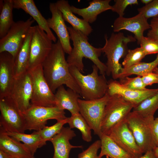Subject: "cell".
<instances>
[{
  "instance_id": "12",
  "label": "cell",
  "mask_w": 158,
  "mask_h": 158,
  "mask_svg": "<svg viewBox=\"0 0 158 158\" xmlns=\"http://www.w3.org/2000/svg\"><path fill=\"white\" fill-rule=\"evenodd\" d=\"M52 41L38 25L32 26L28 71L42 64L51 49Z\"/></svg>"
},
{
  "instance_id": "10",
  "label": "cell",
  "mask_w": 158,
  "mask_h": 158,
  "mask_svg": "<svg viewBox=\"0 0 158 158\" xmlns=\"http://www.w3.org/2000/svg\"><path fill=\"white\" fill-rule=\"evenodd\" d=\"M110 95L107 92L102 97L87 100H78L79 113L87 122L95 135L100 138L102 135L101 123L105 106Z\"/></svg>"
},
{
  "instance_id": "46",
  "label": "cell",
  "mask_w": 158,
  "mask_h": 158,
  "mask_svg": "<svg viewBox=\"0 0 158 158\" xmlns=\"http://www.w3.org/2000/svg\"><path fill=\"white\" fill-rule=\"evenodd\" d=\"M153 72L158 74V66L154 69Z\"/></svg>"
},
{
  "instance_id": "31",
  "label": "cell",
  "mask_w": 158,
  "mask_h": 158,
  "mask_svg": "<svg viewBox=\"0 0 158 158\" xmlns=\"http://www.w3.org/2000/svg\"><path fill=\"white\" fill-rule=\"evenodd\" d=\"M158 109V92L134 107L132 111L143 116H154Z\"/></svg>"
},
{
  "instance_id": "23",
  "label": "cell",
  "mask_w": 158,
  "mask_h": 158,
  "mask_svg": "<svg viewBox=\"0 0 158 158\" xmlns=\"http://www.w3.org/2000/svg\"><path fill=\"white\" fill-rule=\"evenodd\" d=\"M0 150L14 158H35L23 143L0 131Z\"/></svg>"
},
{
  "instance_id": "7",
  "label": "cell",
  "mask_w": 158,
  "mask_h": 158,
  "mask_svg": "<svg viewBox=\"0 0 158 158\" xmlns=\"http://www.w3.org/2000/svg\"><path fill=\"white\" fill-rule=\"evenodd\" d=\"M0 131L24 133V117L10 96L0 98Z\"/></svg>"
},
{
  "instance_id": "5",
  "label": "cell",
  "mask_w": 158,
  "mask_h": 158,
  "mask_svg": "<svg viewBox=\"0 0 158 158\" xmlns=\"http://www.w3.org/2000/svg\"><path fill=\"white\" fill-rule=\"evenodd\" d=\"M154 116H143L132 111L126 119L143 153L157 147L153 130Z\"/></svg>"
},
{
  "instance_id": "22",
  "label": "cell",
  "mask_w": 158,
  "mask_h": 158,
  "mask_svg": "<svg viewBox=\"0 0 158 158\" xmlns=\"http://www.w3.org/2000/svg\"><path fill=\"white\" fill-rule=\"evenodd\" d=\"M111 1V0H93L90 2L89 5L86 8H80L71 6L70 8L74 13L81 16L89 23H92L96 21L99 14L108 10H112V6L109 4Z\"/></svg>"
},
{
  "instance_id": "19",
  "label": "cell",
  "mask_w": 158,
  "mask_h": 158,
  "mask_svg": "<svg viewBox=\"0 0 158 158\" xmlns=\"http://www.w3.org/2000/svg\"><path fill=\"white\" fill-rule=\"evenodd\" d=\"M76 135L69 127H63L61 131L49 141L53 145L54 153L53 158H69L70 151L75 148H82V145L74 146L69 142Z\"/></svg>"
},
{
  "instance_id": "30",
  "label": "cell",
  "mask_w": 158,
  "mask_h": 158,
  "mask_svg": "<svg viewBox=\"0 0 158 158\" xmlns=\"http://www.w3.org/2000/svg\"><path fill=\"white\" fill-rule=\"evenodd\" d=\"M68 123L71 128H75L80 131L84 141L87 142L92 141V129L80 113L68 117Z\"/></svg>"
},
{
  "instance_id": "26",
  "label": "cell",
  "mask_w": 158,
  "mask_h": 158,
  "mask_svg": "<svg viewBox=\"0 0 158 158\" xmlns=\"http://www.w3.org/2000/svg\"><path fill=\"white\" fill-rule=\"evenodd\" d=\"M101 141V151L98 158L107 156L110 158H133L117 144L108 135L102 134Z\"/></svg>"
},
{
  "instance_id": "36",
  "label": "cell",
  "mask_w": 158,
  "mask_h": 158,
  "mask_svg": "<svg viewBox=\"0 0 158 158\" xmlns=\"http://www.w3.org/2000/svg\"><path fill=\"white\" fill-rule=\"evenodd\" d=\"M141 47L147 55L158 54V41L147 37L144 36L140 44Z\"/></svg>"
},
{
  "instance_id": "39",
  "label": "cell",
  "mask_w": 158,
  "mask_h": 158,
  "mask_svg": "<svg viewBox=\"0 0 158 158\" xmlns=\"http://www.w3.org/2000/svg\"><path fill=\"white\" fill-rule=\"evenodd\" d=\"M150 25L147 37L158 41V17L152 18Z\"/></svg>"
},
{
  "instance_id": "2",
  "label": "cell",
  "mask_w": 158,
  "mask_h": 158,
  "mask_svg": "<svg viewBox=\"0 0 158 158\" xmlns=\"http://www.w3.org/2000/svg\"><path fill=\"white\" fill-rule=\"evenodd\" d=\"M67 28L73 45L66 60L69 66L75 67L83 72L84 68L83 59L85 58L91 60L98 67L101 75L105 76L107 66L99 59L102 52L101 48L91 45L88 41V37L80 31L72 26Z\"/></svg>"
},
{
  "instance_id": "24",
  "label": "cell",
  "mask_w": 158,
  "mask_h": 158,
  "mask_svg": "<svg viewBox=\"0 0 158 158\" xmlns=\"http://www.w3.org/2000/svg\"><path fill=\"white\" fill-rule=\"evenodd\" d=\"M55 3L61 12L64 20L70 24L73 28L80 31L88 37L92 31L91 26L84 19L79 18L74 14L71 9L68 1L59 0Z\"/></svg>"
},
{
  "instance_id": "32",
  "label": "cell",
  "mask_w": 158,
  "mask_h": 158,
  "mask_svg": "<svg viewBox=\"0 0 158 158\" xmlns=\"http://www.w3.org/2000/svg\"><path fill=\"white\" fill-rule=\"evenodd\" d=\"M146 56L145 51L141 47L128 49L122 62L123 68H127L140 62Z\"/></svg>"
},
{
  "instance_id": "11",
  "label": "cell",
  "mask_w": 158,
  "mask_h": 158,
  "mask_svg": "<svg viewBox=\"0 0 158 158\" xmlns=\"http://www.w3.org/2000/svg\"><path fill=\"white\" fill-rule=\"evenodd\" d=\"M28 71L32 82L31 104L44 107L55 106L54 94L44 78L42 65Z\"/></svg>"
},
{
  "instance_id": "44",
  "label": "cell",
  "mask_w": 158,
  "mask_h": 158,
  "mask_svg": "<svg viewBox=\"0 0 158 158\" xmlns=\"http://www.w3.org/2000/svg\"><path fill=\"white\" fill-rule=\"evenodd\" d=\"M152 150L157 158H158V147H155Z\"/></svg>"
},
{
  "instance_id": "27",
  "label": "cell",
  "mask_w": 158,
  "mask_h": 158,
  "mask_svg": "<svg viewBox=\"0 0 158 158\" xmlns=\"http://www.w3.org/2000/svg\"><path fill=\"white\" fill-rule=\"evenodd\" d=\"M3 132V131H2ZM19 142H22L34 156L37 149L46 144L37 131L31 134L16 132H4Z\"/></svg>"
},
{
  "instance_id": "25",
  "label": "cell",
  "mask_w": 158,
  "mask_h": 158,
  "mask_svg": "<svg viewBox=\"0 0 158 158\" xmlns=\"http://www.w3.org/2000/svg\"><path fill=\"white\" fill-rule=\"evenodd\" d=\"M32 34V26L14 59V66L16 77L28 71Z\"/></svg>"
},
{
  "instance_id": "29",
  "label": "cell",
  "mask_w": 158,
  "mask_h": 158,
  "mask_svg": "<svg viewBox=\"0 0 158 158\" xmlns=\"http://www.w3.org/2000/svg\"><path fill=\"white\" fill-rule=\"evenodd\" d=\"M158 66V54L153 61L149 63L140 62L126 68L120 74L119 79H121L132 75H136L142 77L148 73L153 72Z\"/></svg>"
},
{
  "instance_id": "45",
  "label": "cell",
  "mask_w": 158,
  "mask_h": 158,
  "mask_svg": "<svg viewBox=\"0 0 158 158\" xmlns=\"http://www.w3.org/2000/svg\"><path fill=\"white\" fill-rule=\"evenodd\" d=\"M153 0H141V2L143 4L147 5L150 3Z\"/></svg>"
},
{
  "instance_id": "28",
  "label": "cell",
  "mask_w": 158,
  "mask_h": 158,
  "mask_svg": "<svg viewBox=\"0 0 158 158\" xmlns=\"http://www.w3.org/2000/svg\"><path fill=\"white\" fill-rule=\"evenodd\" d=\"M0 38L6 34L14 23L13 10L14 8L13 0L0 1Z\"/></svg>"
},
{
  "instance_id": "17",
  "label": "cell",
  "mask_w": 158,
  "mask_h": 158,
  "mask_svg": "<svg viewBox=\"0 0 158 158\" xmlns=\"http://www.w3.org/2000/svg\"><path fill=\"white\" fill-rule=\"evenodd\" d=\"M14 59L9 53H0V98L9 96L16 76Z\"/></svg>"
},
{
  "instance_id": "13",
  "label": "cell",
  "mask_w": 158,
  "mask_h": 158,
  "mask_svg": "<svg viewBox=\"0 0 158 158\" xmlns=\"http://www.w3.org/2000/svg\"><path fill=\"white\" fill-rule=\"evenodd\" d=\"M107 135L133 158H138L142 155L143 153L138 145L126 120L114 126Z\"/></svg>"
},
{
  "instance_id": "40",
  "label": "cell",
  "mask_w": 158,
  "mask_h": 158,
  "mask_svg": "<svg viewBox=\"0 0 158 158\" xmlns=\"http://www.w3.org/2000/svg\"><path fill=\"white\" fill-rule=\"evenodd\" d=\"M142 81L146 86L154 84H158V74L152 72L142 77Z\"/></svg>"
},
{
  "instance_id": "15",
  "label": "cell",
  "mask_w": 158,
  "mask_h": 158,
  "mask_svg": "<svg viewBox=\"0 0 158 158\" xmlns=\"http://www.w3.org/2000/svg\"><path fill=\"white\" fill-rule=\"evenodd\" d=\"M113 28L114 32L126 30L132 32L138 44L144 36V31L150 28L147 19L140 13L130 18L119 16L115 20Z\"/></svg>"
},
{
  "instance_id": "38",
  "label": "cell",
  "mask_w": 158,
  "mask_h": 158,
  "mask_svg": "<svg viewBox=\"0 0 158 158\" xmlns=\"http://www.w3.org/2000/svg\"><path fill=\"white\" fill-rule=\"evenodd\" d=\"M115 4L112 6L111 11L116 12L119 17H123L124 11L129 5H138V1L137 0H115Z\"/></svg>"
},
{
  "instance_id": "1",
  "label": "cell",
  "mask_w": 158,
  "mask_h": 158,
  "mask_svg": "<svg viewBox=\"0 0 158 158\" xmlns=\"http://www.w3.org/2000/svg\"><path fill=\"white\" fill-rule=\"evenodd\" d=\"M65 53L59 39L53 43L51 50L41 64L44 76L54 93L59 87L65 85L80 95V89L70 72Z\"/></svg>"
},
{
  "instance_id": "42",
  "label": "cell",
  "mask_w": 158,
  "mask_h": 158,
  "mask_svg": "<svg viewBox=\"0 0 158 158\" xmlns=\"http://www.w3.org/2000/svg\"><path fill=\"white\" fill-rule=\"evenodd\" d=\"M138 158H157L153 150L148 151L145 153V154Z\"/></svg>"
},
{
  "instance_id": "33",
  "label": "cell",
  "mask_w": 158,
  "mask_h": 158,
  "mask_svg": "<svg viewBox=\"0 0 158 158\" xmlns=\"http://www.w3.org/2000/svg\"><path fill=\"white\" fill-rule=\"evenodd\" d=\"M68 117L57 122L53 125L45 126L42 129L37 131L43 140L45 142L49 141L61 131L63 125L68 123Z\"/></svg>"
},
{
  "instance_id": "18",
  "label": "cell",
  "mask_w": 158,
  "mask_h": 158,
  "mask_svg": "<svg viewBox=\"0 0 158 158\" xmlns=\"http://www.w3.org/2000/svg\"><path fill=\"white\" fill-rule=\"evenodd\" d=\"M158 92V88L144 90H135L127 88L115 80L108 82L107 93L110 96L117 94L126 100L133 103L134 107L147 97Z\"/></svg>"
},
{
  "instance_id": "47",
  "label": "cell",
  "mask_w": 158,
  "mask_h": 158,
  "mask_svg": "<svg viewBox=\"0 0 158 158\" xmlns=\"http://www.w3.org/2000/svg\"><path fill=\"white\" fill-rule=\"evenodd\" d=\"M106 158H110L108 156H106Z\"/></svg>"
},
{
  "instance_id": "9",
  "label": "cell",
  "mask_w": 158,
  "mask_h": 158,
  "mask_svg": "<svg viewBox=\"0 0 158 158\" xmlns=\"http://www.w3.org/2000/svg\"><path fill=\"white\" fill-rule=\"evenodd\" d=\"M35 21L31 17L25 21L14 22L6 35L0 40V53L8 52L14 59Z\"/></svg>"
},
{
  "instance_id": "20",
  "label": "cell",
  "mask_w": 158,
  "mask_h": 158,
  "mask_svg": "<svg viewBox=\"0 0 158 158\" xmlns=\"http://www.w3.org/2000/svg\"><path fill=\"white\" fill-rule=\"evenodd\" d=\"M54 95L55 106L61 110H68L71 115L79 113L78 100L80 94L70 88L66 90L62 85L57 89Z\"/></svg>"
},
{
  "instance_id": "37",
  "label": "cell",
  "mask_w": 158,
  "mask_h": 158,
  "mask_svg": "<svg viewBox=\"0 0 158 158\" xmlns=\"http://www.w3.org/2000/svg\"><path fill=\"white\" fill-rule=\"evenodd\" d=\"M101 146L100 140H96L87 149L79 153L78 158H98L97 152Z\"/></svg>"
},
{
  "instance_id": "6",
  "label": "cell",
  "mask_w": 158,
  "mask_h": 158,
  "mask_svg": "<svg viewBox=\"0 0 158 158\" xmlns=\"http://www.w3.org/2000/svg\"><path fill=\"white\" fill-rule=\"evenodd\" d=\"M134 107L133 103L119 95L110 96L105 108L101 123L102 134L107 135L114 126L126 120Z\"/></svg>"
},
{
  "instance_id": "8",
  "label": "cell",
  "mask_w": 158,
  "mask_h": 158,
  "mask_svg": "<svg viewBox=\"0 0 158 158\" xmlns=\"http://www.w3.org/2000/svg\"><path fill=\"white\" fill-rule=\"evenodd\" d=\"M22 113L25 120V130L38 131L46 126L48 120L55 119L59 121L67 118L64 110L56 106L44 107L32 105Z\"/></svg>"
},
{
  "instance_id": "35",
  "label": "cell",
  "mask_w": 158,
  "mask_h": 158,
  "mask_svg": "<svg viewBox=\"0 0 158 158\" xmlns=\"http://www.w3.org/2000/svg\"><path fill=\"white\" fill-rule=\"evenodd\" d=\"M139 13L143 15L147 19L158 17V0H154L149 4L138 8Z\"/></svg>"
},
{
  "instance_id": "16",
  "label": "cell",
  "mask_w": 158,
  "mask_h": 158,
  "mask_svg": "<svg viewBox=\"0 0 158 158\" xmlns=\"http://www.w3.org/2000/svg\"><path fill=\"white\" fill-rule=\"evenodd\" d=\"M49 8L52 16L51 18L47 19L48 26L55 32L65 53L69 55L72 48L71 45L69 32L62 13L55 3H50Z\"/></svg>"
},
{
  "instance_id": "34",
  "label": "cell",
  "mask_w": 158,
  "mask_h": 158,
  "mask_svg": "<svg viewBox=\"0 0 158 158\" xmlns=\"http://www.w3.org/2000/svg\"><path fill=\"white\" fill-rule=\"evenodd\" d=\"M120 82L124 87L135 90H144L146 89V86L143 83L142 77L130 78L126 77L120 79Z\"/></svg>"
},
{
  "instance_id": "3",
  "label": "cell",
  "mask_w": 158,
  "mask_h": 158,
  "mask_svg": "<svg viewBox=\"0 0 158 158\" xmlns=\"http://www.w3.org/2000/svg\"><path fill=\"white\" fill-rule=\"evenodd\" d=\"M105 44L101 49L107 59L106 74L108 76L111 75L113 79L115 80L119 78L123 70L119 61L126 55L128 50V44L135 42L136 40L131 35L126 36L120 32L112 33L109 38L105 37Z\"/></svg>"
},
{
  "instance_id": "41",
  "label": "cell",
  "mask_w": 158,
  "mask_h": 158,
  "mask_svg": "<svg viewBox=\"0 0 158 158\" xmlns=\"http://www.w3.org/2000/svg\"><path fill=\"white\" fill-rule=\"evenodd\" d=\"M153 130L156 146L158 147V117L154 118L153 123Z\"/></svg>"
},
{
  "instance_id": "14",
  "label": "cell",
  "mask_w": 158,
  "mask_h": 158,
  "mask_svg": "<svg viewBox=\"0 0 158 158\" xmlns=\"http://www.w3.org/2000/svg\"><path fill=\"white\" fill-rule=\"evenodd\" d=\"M32 82L30 73L28 71L16 77L10 96L23 113L31 106Z\"/></svg>"
},
{
  "instance_id": "43",
  "label": "cell",
  "mask_w": 158,
  "mask_h": 158,
  "mask_svg": "<svg viewBox=\"0 0 158 158\" xmlns=\"http://www.w3.org/2000/svg\"><path fill=\"white\" fill-rule=\"evenodd\" d=\"M0 158H14L4 151L0 150Z\"/></svg>"
},
{
  "instance_id": "4",
  "label": "cell",
  "mask_w": 158,
  "mask_h": 158,
  "mask_svg": "<svg viewBox=\"0 0 158 158\" xmlns=\"http://www.w3.org/2000/svg\"><path fill=\"white\" fill-rule=\"evenodd\" d=\"M92 73L86 75L82 74L76 67L69 66L71 73L80 90V95L84 100L97 99L103 97L107 92L108 82L105 76L99 75V69L95 64Z\"/></svg>"
},
{
  "instance_id": "21",
  "label": "cell",
  "mask_w": 158,
  "mask_h": 158,
  "mask_svg": "<svg viewBox=\"0 0 158 158\" xmlns=\"http://www.w3.org/2000/svg\"><path fill=\"white\" fill-rule=\"evenodd\" d=\"M14 8L21 9L29 14L36 21L40 28L47 34L52 41L56 40L51 29L49 27L47 19L42 15L36 6L33 0H13Z\"/></svg>"
}]
</instances>
